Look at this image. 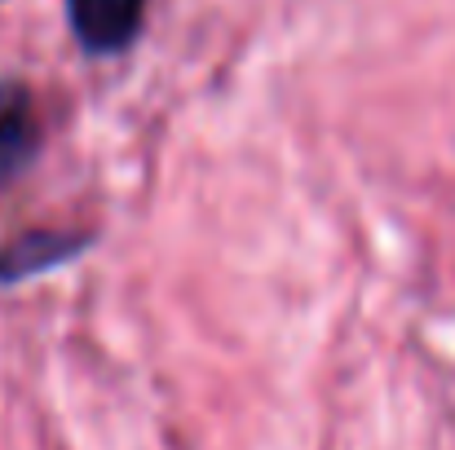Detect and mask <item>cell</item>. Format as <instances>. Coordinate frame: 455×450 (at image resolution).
Instances as JSON below:
<instances>
[{
  "mask_svg": "<svg viewBox=\"0 0 455 450\" xmlns=\"http://www.w3.org/2000/svg\"><path fill=\"white\" fill-rule=\"evenodd\" d=\"M44 150L36 93L22 80H0V190L22 181Z\"/></svg>",
  "mask_w": 455,
  "mask_h": 450,
  "instance_id": "cell-2",
  "label": "cell"
},
{
  "mask_svg": "<svg viewBox=\"0 0 455 450\" xmlns=\"http://www.w3.org/2000/svg\"><path fill=\"white\" fill-rule=\"evenodd\" d=\"M151 0H67V27L89 58H116L138 44Z\"/></svg>",
  "mask_w": 455,
  "mask_h": 450,
  "instance_id": "cell-1",
  "label": "cell"
},
{
  "mask_svg": "<svg viewBox=\"0 0 455 450\" xmlns=\"http://www.w3.org/2000/svg\"><path fill=\"white\" fill-rule=\"evenodd\" d=\"M93 243H98L93 230H27L0 248V288L62 270V265L80 261Z\"/></svg>",
  "mask_w": 455,
  "mask_h": 450,
  "instance_id": "cell-3",
  "label": "cell"
}]
</instances>
